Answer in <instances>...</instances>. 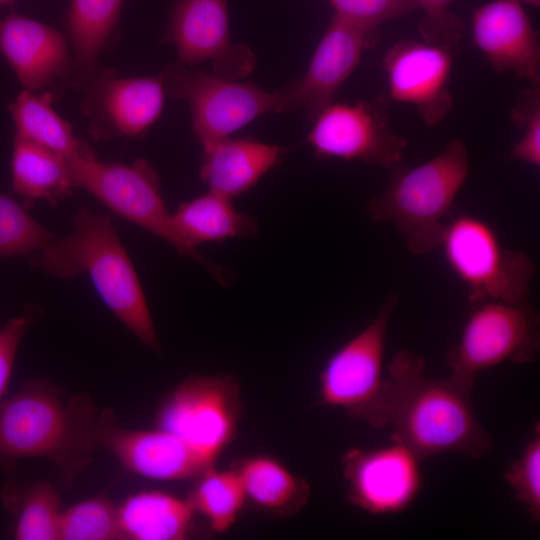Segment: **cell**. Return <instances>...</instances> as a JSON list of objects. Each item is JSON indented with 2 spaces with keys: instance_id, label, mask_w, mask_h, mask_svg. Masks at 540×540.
<instances>
[{
  "instance_id": "cell-33",
  "label": "cell",
  "mask_w": 540,
  "mask_h": 540,
  "mask_svg": "<svg viewBox=\"0 0 540 540\" xmlns=\"http://www.w3.org/2000/svg\"><path fill=\"white\" fill-rule=\"evenodd\" d=\"M422 8L424 16L419 23L423 41L446 50L459 44L465 34V24L449 7L456 0H413Z\"/></svg>"
},
{
  "instance_id": "cell-12",
  "label": "cell",
  "mask_w": 540,
  "mask_h": 540,
  "mask_svg": "<svg viewBox=\"0 0 540 540\" xmlns=\"http://www.w3.org/2000/svg\"><path fill=\"white\" fill-rule=\"evenodd\" d=\"M75 89L95 140L140 137L158 120L167 97L160 75L120 77L101 67Z\"/></svg>"
},
{
  "instance_id": "cell-24",
  "label": "cell",
  "mask_w": 540,
  "mask_h": 540,
  "mask_svg": "<svg viewBox=\"0 0 540 540\" xmlns=\"http://www.w3.org/2000/svg\"><path fill=\"white\" fill-rule=\"evenodd\" d=\"M11 186L27 208L35 201L50 204L72 194L67 159L53 151L14 136L11 157Z\"/></svg>"
},
{
  "instance_id": "cell-36",
  "label": "cell",
  "mask_w": 540,
  "mask_h": 540,
  "mask_svg": "<svg viewBox=\"0 0 540 540\" xmlns=\"http://www.w3.org/2000/svg\"><path fill=\"white\" fill-rule=\"evenodd\" d=\"M518 2L520 3H526V4H529V5H532L534 7H539L540 5V0H517Z\"/></svg>"
},
{
  "instance_id": "cell-32",
  "label": "cell",
  "mask_w": 540,
  "mask_h": 540,
  "mask_svg": "<svg viewBox=\"0 0 540 540\" xmlns=\"http://www.w3.org/2000/svg\"><path fill=\"white\" fill-rule=\"evenodd\" d=\"M512 122L524 128L509 157L534 167L540 166V83L522 90L511 110Z\"/></svg>"
},
{
  "instance_id": "cell-19",
  "label": "cell",
  "mask_w": 540,
  "mask_h": 540,
  "mask_svg": "<svg viewBox=\"0 0 540 540\" xmlns=\"http://www.w3.org/2000/svg\"><path fill=\"white\" fill-rule=\"evenodd\" d=\"M471 23L474 44L496 71L540 83L539 36L520 2H488L474 10Z\"/></svg>"
},
{
  "instance_id": "cell-20",
  "label": "cell",
  "mask_w": 540,
  "mask_h": 540,
  "mask_svg": "<svg viewBox=\"0 0 540 540\" xmlns=\"http://www.w3.org/2000/svg\"><path fill=\"white\" fill-rule=\"evenodd\" d=\"M202 146L201 180L210 191L231 199L254 187L287 150L255 139L229 137Z\"/></svg>"
},
{
  "instance_id": "cell-22",
  "label": "cell",
  "mask_w": 540,
  "mask_h": 540,
  "mask_svg": "<svg viewBox=\"0 0 540 540\" xmlns=\"http://www.w3.org/2000/svg\"><path fill=\"white\" fill-rule=\"evenodd\" d=\"M195 513L188 500L161 490H143L118 506L122 539L183 540L194 529Z\"/></svg>"
},
{
  "instance_id": "cell-16",
  "label": "cell",
  "mask_w": 540,
  "mask_h": 540,
  "mask_svg": "<svg viewBox=\"0 0 540 540\" xmlns=\"http://www.w3.org/2000/svg\"><path fill=\"white\" fill-rule=\"evenodd\" d=\"M96 441L129 471L151 480H194L215 465L169 432L120 427L110 409L99 415Z\"/></svg>"
},
{
  "instance_id": "cell-14",
  "label": "cell",
  "mask_w": 540,
  "mask_h": 540,
  "mask_svg": "<svg viewBox=\"0 0 540 540\" xmlns=\"http://www.w3.org/2000/svg\"><path fill=\"white\" fill-rule=\"evenodd\" d=\"M167 36L184 66L210 62L213 73L235 80L255 68L253 51L231 40L227 0H176Z\"/></svg>"
},
{
  "instance_id": "cell-7",
  "label": "cell",
  "mask_w": 540,
  "mask_h": 540,
  "mask_svg": "<svg viewBox=\"0 0 540 540\" xmlns=\"http://www.w3.org/2000/svg\"><path fill=\"white\" fill-rule=\"evenodd\" d=\"M242 410L235 376L190 375L159 404L154 424L215 464L236 438Z\"/></svg>"
},
{
  "instance_id": "cell-31",
  "label": "cell",
  "mask_w": 540,
  "mask_h": 540,
  "mask_svg": "<svg viewBox=\"0 0 540 540\" xmlns=\"http://www.w3.org/2000/svg\"><path fill=\"white\" fill-rule=\"evenodd\" d=\"M516 498L525 506L534 521L540 519V428L534 427L521 455L511 463L504 474Z\"/></svg>"
},
{
  "instance_id": "cell-23",
  "label": "cell",
  "mask_w": 540,
  "mask_h": 540,
  "mask_svg": "<svg viewBox=\"0 0 540 540\" xmlns=\"http://www.w3.org/2000/svg\"><path fill=\"white\" fill-rule=\"evenodd\" d=\"M171 222L181 240L194 249L205 242L250 237L258 229L252 217L235 210L231 198L210 190L182 202L171 214Z\"/></svg>"
},
{
  "instance_id": "cell-11",
  "label": "cell",
  "mask_w": 540,
  "mask_h": 540,
  "mask_svg": "<svg viewBox=\"0 0 540 540\" xmlns=\"http://www.w3.org/2000/svg\"><path fill=\"white\" fill-rule=\"evenodd\" d=\"M386 103L382 97L332 102L315 117L306 143L318 159L358 160L391 171L403 165L407 140L391 128Z\"/></svg>"
},
{
  "instance_id": "cell-10",
  "label": "cell",
  "mask_w": 540,
  "mask_h": 540,
  "mask_svg": "<svg viewBox=\"0 0 540 540\" xmlns=\"http://www.w3.org/2000/svg\"><path fill=\"white\" fill-rule=\"evenodd\" d=\"M539 349V312L529 300H486L471 304L446 360L451 373L476 378L479 372L504 362L530 363Z\"/></svg>"
},
{
  "instance_id": "cell-27",
  "label": "cell",
  "mask_w": 540,
  "mask_h": 540,
  "mask_svg": "<svg viewBox=\"0 0 540 540\" xmlns=\"http://www.w3.org/2000/svg\"><path fill=\"white\" fill-rule=\"evenodd\" d=\"M0 498L14 517V539H58L62 511L60 499L50 483L10 480L3 486Z\"/></svg>"
},
{
  "instance_id": "cell-21",
  "label": "cell",
  "mask_w": 540,
  "mask_h": 540,
  "mask_svg": "<svg viewBox=\"0 0 540 540\" xmlns=\"http://www.w3.org/2000/svg\"><path fill=\"white\" fill-rule=\"evenodd\" d=\"M247 505L274 518L292 517L307 504L311 487L277 457L258 453L232 462Z\"/></svg>"
},
{
  "instance_id": "cell-35",
  "label": "cell",
  "mask_w": 540,
  "mask_h": 540,
  "mask_svg": "<svg viewBox=\"0 0 540 540\" xmlns=\"http://www.w3.org/2000/svg\"><path fill=\"white\" fill-rule=\"evenodd\" d=\"M39 312L37 306L28 304L21 314L0 328V399L10 381L21 340L38 318Z\"/></svg>"
},
{
  "instance_id": "cell-30",
  "label": "cell",
  "mask_w": 540,
  "mask_h": 540,
  "mask_svg": "<svg viewBox=\"0 0 540 540\" xmlns=\"http://www.w3.org/2000/svg\"><path fill=\"white\" fill-rule=\"evenodd\" d=\"M58 539H122L118 506L104 495H97L74 504L61 512Z\"/></svg>"
},
{
  "instance_id": "cell-26",
  "label": "cell",
  "mask_w": 540,
  "mask_h": 540,
  "mask_svg": "<svg viewBox=\"0 0 540 540\" xmlns=\"http://www.w3.org/2000/svg\"><path fill=\"white\" fill-rule=\"evenodd\" d=\"M124 0H71L67 28L75 79L72 87L94 74L98 58L118 23Z\"/></svg>"
},
{
  "instance_id": "cell-9",
  "label": "cell",
  "mask_w": 540,
  "mask_h": 540,
  "mask_svg": "<svg viewBox=\"0 0 540 540\" xmlns=\"http://www.w3.org/2000/svg\"><path fill=\"white\" fill-rule=\"evenodd\" d=\"M397 304L398 294H388L374 319L327 358L318 376V406L379 428L386 335Z\"/></svg>"
},
{
  "instance_id": "cell-25",
  "label": "cell",
  "mask_w": 540,
  "mask_h": 540,
  "mask_svg": "<svg viewBox=\"0 0 540 540\" xmlns=\"http://www.w3.org/2000/svg\"><path fill=\"white\" fill-rule=\"evenodd\" d=\"M59 94L46 91L40 94L22 91L9 104L15 124V136L29 141L66 159L93 152L90 146L74 135L71 124L53 108Z\"/></svg>"
},
{
  "instance_id": "cell-37",
  "label": "cell",
  "mask_w": 540,
  "mask_h": 540,
  "mask_svg": "<svg viewBox=\"0 0 540 540\" xmlns=\"http://www.w3.org/2000/svg\"><path fill=\"white\" fill-rule=\"evenodd\" d=\"M14 0H0V6H3L5 4H9L11 2H13Z\"/></svg>"
},
{
  "instance_id": "cell-15",
  "label": "cell",
  "mask_w": 540,
  "mask_h": 540,
  "mask_svg": "<svg viewBox=\"0 0 540 540\" xmlns=\"http://www.w3.org/2000/svg\"><path fill=\"white\" fill-rule=\"evenodd\" d=\"M377 31L358 27L337 15L331 18L305 73L278 90L282 112L300 109L314 120L360 63L365 49L376 44Z\"/></svg>"
},
{
  "instance_id": "cell-18",
  "label": "cell",
  "mask_w": 540,
  "mask_h": 540,
  "mask_svg": "<svg viewBox=\"0 0 540 540\" xmlns=\"http://www.w3.org/2000/svg\"><path fill=\"white\" fill-rule=\"evenodd\" d=\"M0 52L26 90L37 93L57 84L73 85L75 68L67 38L52 26L9 13L0 19Z\"/></svg>"
},
{
  "instance_id": "cell-34",
  "label": "cell",
  "mask_w": 540,
  "mask_h": 540,
  "mask_svg": "<svg viewBox=\"0 0 540 540\" xmlns=\"http://www.w3.org/2000/svg\"><path fill=\"white\" fill-rule=\"evenodd\" d=\"M338 17L366 30L377 31L386 21L417 8L413 0H329Z\"/></svg>"
},
{
  "instance_id": "cell-13",
  "label": "cell",
  "mask_w": 540,
  "mask_h": 540,
  "mask_svg": "<svg viewBox=\"0 0 540 540\" xmlns=\"http://www.w3.org/2000/svg\"><path fill=\"white\" fill-rule=\"evenodd\" d=\"M420 462L397 441L376 449H349L341 461L348 501L373 515L406 510L422 488Z\"/></svg>"
},
{
  "instance_id": "cell-4",
  "label": "cell",
  "mask_w": 540,
  "mask_h": 540,
  "mask_svg": "<svg viewBox=\"0 0 540 540\" xmlns=\"http://www.w3.org/2000/svg\"><path fill=\"white\" fill-rule=\"evenodd\" d=\"M468 149L452 139L441 153L414 167L391 170L385 190L373 197L366 214L374 222H391L411 253L439 247L444 218L469 175Z\"/></svg>"
},
{
  "instance_id": "cell-2",
  "label": "cell",
  "mask_w": 540,
  "mask_h": 540,
  "mask_svg": "<svg viewBox=\"0 0 540 540\" xmlns=\"http://www.w3.org/2000/svg\"><path fill=\"white\" fill-rule=\"evenodd\" d=\"M99 415L87 395L66 399L46 380L27 381L0 401V468L9 472L21 459L46 458L70 484L92 462Z\"/></svg>"
},
{
  "instance_id": "cell-3",
  "label": "cell",
  "mask_w": 540,
  "mask_h": 540,
  "mask_svg": "<svg viewBox=\"0 0 540 540\" xmlns=\"http://www.w3.org/2000/svg\"><path fill=\"white\" fill-rule=\"evenodd\" d=\"M73 230L56 237L29 260L56 278L90 277L113 314L155 353L161 347L138 275L109 215L83 207L72 218Z\"/></svg>"
},
{
  "instance_id": "cell-29",
  "label": "cell",
  "mask_w": 540,
  "mask_h": 540,
  "mask_svg": "<svg viewBox=\"0 0 540 540\" xmlns=\"http://www.w3.org/2000/svg\"><path fill=\"white\" fill-rule=\"evenodd\" d=\"M57 236L11 196L0 191V260L31 257Z\"/></svg>"
},
{
  "instance_id": "cell-8",
  "label": "cell",
  "mask_w": 540,
  "mask_h": 540,
  "mask_svg": "<svg viewBox=\"0 0 540 540\" xmlns=\"http://www.w3.org/2000/svg\"><path fill=\"white\" fill-rule=\"evenodd\" d=\"M159 75L168 98L188 103L193 134L202 145L229 137L263 114L282 112L278 91L251 82L188 69L177 61Z\"/></svg>"
},
{
  "instance_id": "cell-6",
  "label": "cell",
  "mask_w": 540,
  "mask_h": 540,
  "mask_svg": "<svg viewBox=\"0 0 540 540\" xmlns=\"http://www.w3.org/2000/svg\"><path fill=\"white\" fill-rule=\"evenodd\" d=\"M439 247L450 270L466 287L470 305L529 300L535 264L525 252L505 247L482 218L464 213L454 217L446 223Z\"/></svg>"
},
{
  "instance_id": "cell-17",
  "label": "cell",
  "mask_w": 540,
  "mask_h": 540,
  "mask_svg": "<svg viewBox=\"0 0 540 540\" xmlns=\"http://www.w3.org/2000/svg\"><path fill=\"white\" fill-rule=\"evenodd\" d=\"M389 94L413 105L426 125L439 124L454 104L449 50L411 39L395 43L383 58Z\"/></svg>"
},
{
  "instance_id": "cell-5",
  "label": "cell",
  "mask_w": 540,
  "mask_h": 540,
  "mask_svg": "<svg viewBox=\"0 0 540 540\" xmlns=\"http://www.w3.org/2000/svg\"><path fill=\"white\" fill-rule=\"evenodd\" d=\"M67 163L75 188L86 190L118 215L206 267L221 284H228V271L186 245L175 232L159 175L147 160L132 164L104 162L91 152L68 158Z\"/></svg>"
},
{
  "instance_id": "cell-28",
  "label": "cell",
  "mask_w": 540,
  "mask_h": 540,
  "mask_svg": "<svg viewBox=\"0 0 540 540\" xmlns=\"http://www.w3.org/2000/svg\"><path fill=\"white\" fill-rule=\"evenodd\" d=\"M186 499L214 533L229 531L247 506L240 479L233 468L206 469L196 479Z\"/></svg>"
},
{
  "instance_id": "cell-1",
  "label": "cell",
  "mask_w": 540,
  "mask_h": 540,
  "mask_svg": "<svg viewBox=\"0 0 540 540\" xmlns=\"http://www.w3.org/2000/svg\"><path fill=\"white\" fill-rule=\"evenodd\" d=\"M475 380L454 373L431 378L423 357L400 350L384 374L379 428L390 427L392 440L421 460L441 453L480 458L492 450L493 442L473 408Z\"/></svg>"
}]
</instances>
